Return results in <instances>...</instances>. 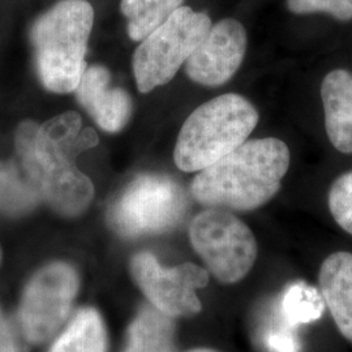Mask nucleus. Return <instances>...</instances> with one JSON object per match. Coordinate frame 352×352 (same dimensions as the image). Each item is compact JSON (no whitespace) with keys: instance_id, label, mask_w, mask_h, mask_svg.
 Returning a JSON list of instances; mask_svg holds the SVG:
<instances>
[{"instance_id":"6ab92c4d","label":"nucleus","mask_w":352,"mask_h":352,"mask_svg":"<svg viewBox=\"0 0 352 352\" xmlns=\"http://www.w3.org/2000/svg\"><path fill=\"white\" fill-rule=\"evenodd\" d=\"M258 340L266 352H300L296 327L285 320L277 302L258 327Z\"/></svg>"},{"instance_id":"9d476101","label":"nucleus","mask_w":352,"mask_h":352,"mask_svg":"<svg viewBox=\"0 0 352 352\" xmlns=\"http://www.w3.org/2000/svg\"><path fill=\"white\" fill-rule=\"evenodd\" d=\"M247 51L244 26L234 19L212 25L200 46L186 62L187 75L205 87H219L235 75Z\"/></svg>"},{"instance_id":"393cba45","label":"nucleus","mask_w":352,"mask_h":352,"mask_svg":"<svg viewBox=\"0 0 352 352\" xmlns=\"http://www.w3.org/2000/svg\"><path fill=\"white\" fill-rule=\"evenodd\" d=\"M3 318V316H1V308H0V320Z\"/></svg>"},{"instance_id":"b1692460","label":"nucleus","mask_w":352,"mask_h":352,"mask_svg":"<svg viewBox=\"0 0 352 352\" xmlns=\"http://www.w3.org/2000/svg\"><path fill=\"white\" fill-rule=\"evenodd\" d=\"M1 261H3V251H1V247H0V265H1Z\"/></svg>"},{"instance_id":"4be33fe9","label":"nucleus","mask_w":352,"mask_h":352,"mask_svg":"<svg viewBox=\"0 0 352 352\" xmlns=\"http://www.w3.org/2000/svg\"><path fill=\"white\" fill-rule=\"evenodd\" d=\"M0 352H20V346L8 320H0Z\"/></svg>"},{"instance_id":"7ed1b4c3","label":"nucleus","mask_w":352,"mask_h":352,"mask_svg":"<svg viewBox=\"0 0 352 352\" xmlns=\"http://www.w3.org/2000/svg\"><path fill=\"white\" fill-rule=\"evenodd\" d=\"M94 11L87 0H62L32 28L39 78L54 93L75 91L84 74Z\"/></svg>"},{"instance_id":"dca6fc26","label":"nucleus","mask_w":352,"mask_h":352,"mask_svg":"<svg viewBox=\"0 0 352 352\" xmlns=\"http://www.w3.org/2000/svg\"><path fill=\"white\" fill-rule=\"evenodd\" d=\"M49 352H107V333L94 308H82Z\"/></svg>"},{"instance_id":"9b49d317","label":"nucleus","mask_w":352,"mask_h":352,"mask_svg":"<svg viewBox=\"0 0 352 352\" xmlns=\"http://www.w3.org/2000/svg\"><path fill=\"white\" fill-rule=\"evenodd\" d=\"M75 91L81 106L103 131L118 132L129 120L131 98L123 89L111 87V77L104 67L85 68Z\"/></svg>"},{"instance_id":"39448f33","label":"nucleus","mask_w":352,"mask_h":352,"mask_svg":"<svg viewBox=\"0 0 352 352\" xmlns=\"http://www.w3.org/2000/svg\"><path fill=\"white\" fill-rule=\"evenodd\" d=\"M212 28L206 13L180 7L145 38L133 56L138 88L148 93L171 81Z\"/></svg>"},{"instance_id":"423d86ee","label":"nucleus","mask_w":352,"mask_h":352,"mask_svg":"<svg viewBox=\"0 0 352 352\" xmlns=\"http://www.w3.org/2000/svg\"><path fill=\"white\" fill-rule=\"evenodd\" d=\"M187 210L184 192L170 177L141 175L109 209L113 231L124 238H139L170 231Z\"/></svg>"},{"instance_id":"0eeeda50","label":"nucleus","mask_w":352,"mask_h":352,"mask_svg":"<svg viewBox=\"0 0 352 352\" xmlns=\"http://www.w3.org/2000/svg\"><path fill=\"white\" fill-rule=\"evenodd\" d=\"M193 250L221 283L232 285L247 277L257 258V241L241 219L225 209L209 208L189 226Z\"/></svg>"},{"instance_id":"1a4fd4ad","label":"nucleus","mask_w":352,"mask_h":352,"mask_svg":"<svg viewBox=\"0 0 352 352\" xmlns=\"http://www.w3.org/2000/svg\"><path fill=\"white\" fill-rule=\"evenodd\" d=\"M131 274L154 308L170 317H190L201 311L196 291L209 283V274L186 263L164 267L154 254L140 252L131 260Z\"/></svg>"},{"instance_id":"f03ea898","label":"nucleus","mask_w":352,"mask_h":352,"mask_svg":"<svg viewBox=\"0 0 352 352\" xmlns=\"http://www.w3.org/2000/svg\"><path fill=\"white\" fill-rule=\"evenodd\" d=\"M282 140H250L201 170L190 184L193 199L208 208L248 212L270 201L289 171Z\"/></svg>"},{"instance_id":"2eb2a0df","label":"nucleus","mask_w":352,"mask_h":352,"mask_svg":"<svg viewBox=\"0 0 352 352\" xmlns=\"http://www.w3.org/2000/svg\"><path fill=\"white\" fill-rule=\"evenodd\" d=\"M42 197L16 161H0V217L19 218L32 213Z\"/></svg>"},{"instance_id":"f3484780","label":"nucleus","mask_w":352,"mask_h":352,"mask_svg":"<svg viewBox=\"0 0 352 352\" xmlns=\"http://www.w3.org/2000/svg\"><path fill=\"white\" fill-rule=\"evenodd\" d=\"M184 0H122L120 10L128 20V34L144 41L182 7Z\"/></svg>"},{"instance_id":"5701e85b","label":"nucleus","mask_w":352,"mask_h":352,"mask_svg":"<svg viewBox=\"0 0 352 352\" xmlns=\"http://www.w3.org/2000/svg\"><path fill=\"white\" fill-rule=\"evenodd\" d=\"M187 352H219L215 351V350H212V349H195V350H190V351Z\"/></svg>"},{"instance_id":"4468645a","label":"nucleus","mask_w":352,"mask_h":352,"mask_svg":"<svg viewBox=\"0 0 352 352\" xmlns=\"http://www.w3.org/2000/svg\"><path fill=\"white\" fill-rule=\"evenodd\" d=\"M173 317L154 307H144L128 330L124 352H174Z\"/></svg>"},{"instance_id":"f8f14e48","label":"nucleus","mask_w":352,"mask_h":352,"mask_svg":"<svg viewBox=\"0 0 352 352\" xmlns=\"http://www.w3.org/2000/svg\"><path fill=\"white\" fill-rule=\"evenodd\" d=\"M320 292L340 334L352 342V253L336 252L318 273Z\"/></svg>"},{"instance_id":"ddd939ff","label":"nucleus","mask_w":352,"mask_h":352,"mask_svg":"<svg viewBox=\"0 0 352 352\" xmlns=\"http://www.w3.org/2000/svg\"><path fill=\"white\" fill-rule=\"evenodd\" d=\"M327 138L333 146L352 154V75L346 69L329 72L321 85Z\"/></svg>"},{"instance_id":"aec40b11","label":"nucleus","mask_w":352,"mask_h":352,"mask_svg":"<svg viewBox=\"0 0 352 352\" xmlns=\"http://www.w3.org/2000/svg\"><path fill=\"white\" fill-rule=\"evenodd\" d=\"M329 209L334 221L352 235V171L340 175L331 184Z\"/></svg>"},{"instance_id":"20e7f679","label":"nucleus","mask_w":352,"mask_h":352,"mask_svg":"<svg viewBox=\"0 0 352 352\" xmlns=\"http://www.w3.org/2000/svg\"><path fill=\"white\" fill-rule=\"evenodd\" d=\"M258 123V113L239 94H223L205 102L184 122L174 160L182 171H201L235 151Z\"/></svg>"},{"instance_id":"f257e3e1","label":"nucleus","mask_w":352,"mask_h":352,"mask_svg":"<svg viewBox=\"0 0 352 352\" xmlns=\"http://www.w3.org/2000/svg\"><path fill=\"white\" fill-rule=\"evenodd\" d=\"M97 144V133L91 128L82 129L81 118L75 111L60 113L43 124L25 120L14 135L19 164L42 201L68 218L84 213L93 201V183L75 161Z\"/></svg>"},{"instance_id":"a211bd4d","label":"nucleus","mask_w":352,"mask_h":352,"mask_svg":"<svg viewBox=\"0 0 352 352\" xmlns=\"http://www.w3.org/2000/svg\"><path fill=\"white\" fill-rule=\"evenodd\" d=\"M278 308L285 320L294 327L317 321L325 309L318 289L305 282H294L280 294Z\"/></svg>"},{"instance_id":"412c9836","label":"nucleus","mask_w":352,"mask_h":352,"mask_svg":"<svg viewBox=\"0 0 352 352\" xmlns=\"http://www.w3.org/2000/svg\"><path fill=\"white\" fill-rule=\"evenodd\" d=\"M287 7L298 14L327 12L342 21L352 19V0H287Z\"/></svg>"},{"instance_id":"6e6552de","label":"nucleus","mask_w":352,"mask_h":352,"mask_svg":"<svg viewBox=\"0 0 352 352\" xmlns=\"http://www.w3.org/2000/svg\"><path fill=\"white\" fill-rule=\"evenodd\" d=\"M80 286L75 267L63 261L45 265L26 283L19 308L23 336L41 344L59 330L69 315Z\"/></svg>"}]
</instances>
